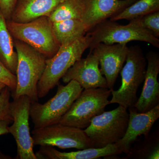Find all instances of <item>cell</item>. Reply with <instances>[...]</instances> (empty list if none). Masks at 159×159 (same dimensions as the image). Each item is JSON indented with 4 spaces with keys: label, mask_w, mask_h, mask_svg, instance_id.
Instances as JSON below:
<instances>
[{
    "label": "cell",
    "mask_w": 159,
    "mask_h": 159,
    "mask_svg": "<svg viewBox=\"0 0 159 159\" xmlns=\"http://www.w3.org/2000/svg\"><path fill=\"white\" fill-rule=\"evenodd\" d=\"M99 65L97 55L90 52L87 57L78 60L69 69L62 77L63 82L67 84L71 80H75L84 89L108 88Z\"/></svg>",
    "instance_id": "7c38bea8"
},
{
    "label": "cell",
    "mask_w": 159,
    "mask_h": 159,
    "mask_svg": "<svg viewBox=\"0 0 159 159\" xmlns=\"http://www.w3.org/2000/svg\"><path fill=\"white\" fill-rule=\"evenodd\" d=\"M52 23L54 35L60 46L83 37L89 31L81 19H72Z\"/></svg>",
    "instance_id": "d6986e66"
},
{
    "label": "cell",
    "mask_w": 159,
    "mask_h": 159,
    "mask_svg": "<svg viewBox=\"0 0 159 159\" xmlns=\"http://www.w3.org/2000/svg\"><path fill=\"white\" fill-rule=\"evenodd\" d=\"M122 159H159V129L149 134L142 142L132 146L129 153Z\"/></svg>",
    "instance_id": "44dd1931"
},
{
    "label": "cell",
    "mask_w": 159,
    "mask_h": 159,
    "mask_svg": "<svg viewBox=\"0 0 159 159\" xmlns=\"http://www.w3.org/2000/svg\"><path fill=\"white\" fill-rule=\"evenodd\" d=\"M141 27L153 35L159 37V11L134 19Z\"/></svg>",
    "instance_id": "603a6c76"
},
{
    "label": "cell",
    "mask_w": 159,
    "mask_h": 159,
    "mask_svg": "<svg viewBox=\"0 0 159 159\" xmlns=\"http://www.w3.org/2000/svg\"><path fill=\"white\" fill-rule=\"evenodd\" d=\"M87 0H63L48 16L52 22L64 20L82 19L86 9Z\"/></svg>",
    "instance_id": "ffe728a7"
},
{
    "label": "cell",
    "mask_w": 159,
    "mask_h": 159,
    "mask_svg": "<svg viewBox=\"0 0 159 159\" xmlns=\"http://www.w3.org/2000/svg\"><path fill=\"white\" fill-rule=\"evenodd\" d=\"M112 90L105 88L84 89L58 123L82 129L88 127L92 119L110 104L108 99Z\"/></svg>",
    "instance_id": "8992f818"
},
{
    "label": "cell",
    "mask_w": 159,
    "mask_h": 159,
    "mask_svg": "<svg viewBox=\"0 0 159 159\" xmlns=\"http://www.w3.org/2000/svg\"><path fill=\"white\" fill-rule=\"evenodd\" d=\"M0 82L3 83L10 89L11 93L16 87V75L11 73L0 60Z\"/></svg>",
    "instance_id": "d4e9b609"
},
{
    "label": "cell",
    "mask_w": 159,
    "mask_h": 159,
    "mask_svg": "<svg viewBox=\"0 0 159 159\" xmlns=\"http://www.w3.org/2000/svg\"><path fill=\"white\" fill-rule=\"evenodd\" d=\"M125 65L121 73V85L117 90H112L111 103H118L128 109L134 107L138 100L137 92L145 79L147 65L146 57L138 46L129 48Z\"/></svg>",
    "instance_id": "277c9868"
},
{
    "label": "cell",
    "mask_w": 159,
    "mask_h": 159,
    "mask_svg": "<svg viewBox=\"0 0 159 159\" xmlns=\"http://www.w3.org/2000/svg\"><path fill=\"white\" fill-rule=\"evenodd\" d=\"M17 0H0V11L6 20H9Z\"/></svg>",
    "instance_id": "484cf974"
},
{
    "label": "cell",
    "mask_w": 159,
    "mask_h": 159,
    "mask_svg": "<svg viewBox=\"0 0 159 159\" xmlns=\"http://www.w3.org/2000/svg\"><path fill=\"white\" fill-rule=\"evenodd\" d=\"M12 121L9 120L0 121V136L9 133L8 127Z\"/></svg>",
    "instance_id": "4316f807"
},
{
    "label": "cell",
    "mask_w": 159,
    "mask_h": 159,
    "mask_svg": "<svg viewBox=\"0 0 159 159\" xmlns=\"http://www.w3.org/2000/svg\"><path fill=\"white\" fill-rule=\"evenodd\" d=\"M129 119L128 126L124 137L116 143L122 153L127 154L133 144L142 135L146 138L155 122L159 118V104L150 111L139 113L134 107L128 108Z\"/></svg>",
    "instance_id": "4fadbf2b"
},
{
    "label": "cell",
    "mask_w": 159,
    "mask_h": 159,
    "mask_svg": "<svg viewBox=\"0 0 159 159\" xmlns=\"http://www.w3.org/2000/svg\"><path fill=\"white\" fill-rule=\"evenodd\" d=\"M128 51L126 44L109 45L100 43L91 51L98 57L100 71L105 76L110 89L113 90L118 75L126 61Z\"/></svg>",
    "instance_id": "8fae6325"
},
{
    "label": "cell",
    "mask_w": 159,
    "mask_h": 159,
    "mask_svg": "<svg viewBox=\"0 0 159 159\" xmlns=\"http://www.w3.org/2000/svg\"><path fill=\"white\" fill-rule=\"evenodd\" d=\"M137 0H87L82 20L89 31L94 26L112 17Z\"/></svg>",
    "instance_id": "9a60e30c"
},
{
    "label": "cell",
    "mask_w": 159,
    "mask_h": 159,
    "mask_svg": "<svg viewBox=\"0 0 159 159\" xmlns=\"http://www.w3.org/2000/svg\"><path fill=\"white\" fill-rule=\"evenodd\" d=\"M145 57L148 65L144 84L141 96L134 106L139 113L146 112L159 104V54L150 51Z\"/></svg>",
    "instance_id": "5bb4252c"
},
{
    "label": "cell",
    "mask_w": 159,
    "mask_h": 159,
    "mask_svg": "<svg viewBox=\"0 0 159 159\" xmlns=\"http://www.w3.org/2000/svg\"><path fill=\"white\" fill-rule=\"evenodd\" d=\"M88 34L91 41L90 52L100 43L112 45L126 44L132 41L148 43L159 48V39L149 31L141 27L134 20H132L127 25H119L115 21L106 20L94 26Z\"/></svg>",
    "instance_id": "52a82bcc"
},
{
    "label": "cell",
    "mask_w": 159,
    "mask_h": 159,
    "mask_svg": "<svg viewBox=\"0 0 159 159\" xmlns=\"http://www.w3.org/2000/svg\"><path fill=\"white\" fill-rule=\"evenodd\" d=\"M83 89L77 81L71 80L65 86H58L55 96L45 103L31 102L30 116L34 128L58 123Z\"/></svg>",
    "instance_id": "5b68a950"
},
{
    "label": "cell",
    "mask_w": 159,
    "mask_h": 159,
    "mask_svg": "<svg viewBox=\"0 0 159 159\" xmlns=\"http://www.w3.org/2000/svg\"><path fill=\"white\" fill-rule=\"evenodd\" d=\"M11 92L9 88L6 86L0 93V121H13L10 111Z\"/></svg>",
    "instance_id": "cb8c5ba5"
},
{
    "label": "cell",
    "mask_w": 159,
    "mask_h": 159,
    "mask_svg": "<svg viewBox=\"0 0 159 159\" xmlns=\"http://www.w3.org/2000/svg\"><path fill=\"white\" fill-rule=\"evenodd\" d=\"M31 133L34 145L78 150L94 148L84 129L59 123L34 128Z\"/></svg>",
    "instance_id": "9c48e42d"
},
{
    "label": "cell",
    "mask_w": 159,
    "mask_h": 159,
    "mask_svg": "<svg viewBox=\"0 0 159 159\" xmlns=\"http://www.w3.org/2000/svg\"><path fill=\"white\" fill-rule=\"evenodd\" d=\"M13 38L25 43L47 59L57 53L60 44L54 35L53 23L48 16H42L26 23L6 20Z\"/></svg>",
    "instance_id": "3957f363"
},
{
    "label": "cell",
    "mask_w": 159,
    "mask_h": 159,
    "mask_svg": "<svg viewBox=\"0 0 159 159\" xmlns=\"http://www.w3.org/2000/svg\"><path fill=\"white\" fill-rule=\"evenodd\" d=\"M127 110L119 105L113 110L104 111L92 119L90 124L84 131L94 148L116 144L124 137L129 119Z\"/></svg>",
    "instance_id": "ba28073f"
},
{
    "label": "cell",
    "mask_w": 159,
    "mask_h": 159,
    "mask_svg": "<svg viewBox=\"0 0 159 159\" xmlns=\"http://www.w3.org/2000/svg\"><path fill=\"white\" fill-rule=\"evenodd\" d=\"M0 60L12 74L16 75L17 54L14 39L7 27L6 20L0 11Z\"/></svg>",
    "instance_id": "ac0fdd59"
},
{
    "label": "cell",
    "mask_w": 159,
    "mask_h": 159,
    "mask_svg": "<svg viewBox=\"0 0 159 159\" xmlns=\"http://www.w3.org/2000/svg\"><path fill=\"white\" fill-rule=\"evenodd\" d=\"M6 86V84H4L3 83L0 82V93L2 92L3 89Z\"/></svg>",
    "instance_id": "83f0119b"
},
{
    "label": "cell",
    "mask_w": 159,
    "mask_h": 159,
    "mask_svg": "<svg viewBox=\"0 0 159 159\" xmlns=\"http://www.w3.org/2000/svg\"><path fill=\"white\" fill-rule=\"evenodd\" d=\"M91 41L90 35L87 33L83 37L61 45L53 57L46 59L45 69L38 84L39 98L45 97L57 85L67 71L89 48Z\"/></svg>",
    "instance_id": "7a4b0ae2"
},
{
    "label": "cell",
    "mask_w": 159,
    "mask_h": 159,
    "mask_svg": "<svg viewBox=\"0 0 159 159\" xmlns=\"http://www.w3.org/2000/svg\"><path fill=\"white\" fill-rule=\"evenodd\" d=\"M122 152L116 144H112L102 148H91L71 152H61L53 147L40 146L35 154L37 159H95L119 155Z\"/></svg>",
    "instance_id": "e0dca14e"
},
{
    "label": "cell",
    "mask_w": 159,
    "mask_h": 159,
    "mask_svg": "<svg viewBox=\"0 0 159 159\" xmlns=\"http://www.w3.org/2000/svg\"><path fill=\"white\" fill-rule=\"evenodd\" d=\"M14 43L18 58L17 84L11 95L13 99L25 95L31 102H38V84L45 69L47 58L25 43L15 39Z\"/></svg>",
    "instance_id": "6da1fadb"
},
{
    "label": "cell",
    "mask_w": 159,
    "mask_h": 159,
    "mask_svg": "<svg viewBox=\"0 0 159 159\" xmlns=\"http://www.w3.org/2000/svg\"><path fill=\"white\" fill-rule=\"evenodd\" d=\"M31 101L27 96L14 98L10 103V111L13 124L8 130L14 137L17 145L18 159H37L34 153V142L29 127Z\"/></svg>",
    "instance_id": "30bf717a"
},
{
    "label": "cell",
    "mask_w": 159,
    "mask_h": 159,
    "mask_svg": "<svg viewBox=\"0 0 159 159\" xmlns=\"http://www.w3.org/2000/svg\"><path fill=\"white\" fill-rule=\"evenodd\" d=\"M159 11V0H137L110 20L115 21L122 20L130 21Z\"/></svg>",
    "instance_id": "7402d4cb"
},
{
    "label": "cell",
    "mask_w": 159,
    "mask_h": 159,
    "mask_svg": "<svg viewBox=\"0 0 159 159\" xmlns=\"http://www.w3.org/2000/svg\"><path fill=\"white\" fill-rule=\"evenodd\" d=\"M63 0H17L11 19L16 23H26L48 16Z\"/></svg>",
    "instance_id": "2e32d148"
}]
</instances>
